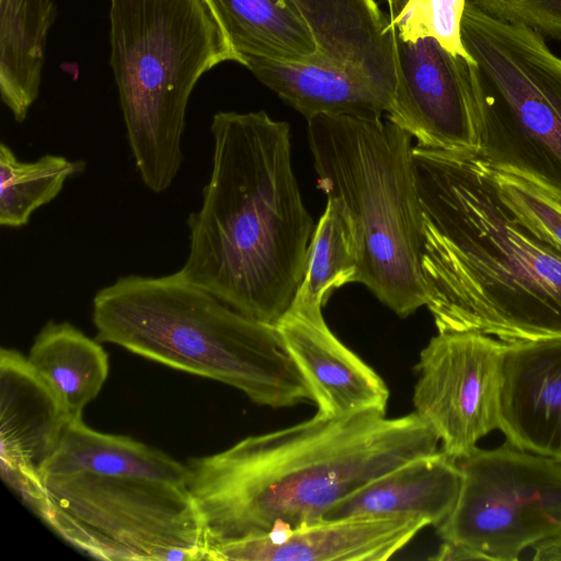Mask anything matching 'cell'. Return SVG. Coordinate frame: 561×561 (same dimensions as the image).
Returning <instances> with one entry per match:
<instances>
[{"mask_svg":"<svg viewBox=\"0 0 561 561\" xmlns=\"http://www.w3.org/2000/svg\"><path fill=\"white\" fill-rule=\"evenodd\" d=\"M425 306L438 332L506 344L561 337V254L500 195L476 152L413 148Z\"/></svg>","mask_w":561,"mask_h":561,"instance_id":"1","label":"cell"},{"mask_svg":"<svg viewBox=\"0 0 561 561\" xmlns=\"http://www.w3.org/2000/svg\"><path fill=\"white\" fill-rule=\"evenodd\" d=\"M211 172L186 219V283L276 325L301 283L316 225L291 165L288 123L264 111L218 112Z\"/></svg>","mask_w":561,"mask_h":561,"instance_id":"2","label":"cell"},{"mask_svg":"<svg viewBox=\"0 0 561 561\" xmlns=\"http://www.w3.org/2000/svg\"><path fill=\"white\" fill-rule=\"evenodd\" d=\"M415 412L317 413L298 424L249 436L191 458L186 485L213 546L321 522L335 503L374 479L437 451ZM209 553V552H208Z\"/></svg>","mask_w":561,"mask_h":561,"instance_id":"3","label":"cell"},{"mask_svg":"<svg viewBox=\"0 0 561 561\" xmlns=\"http://www.w3.org/2000/svg\"><path fill=\"white\" fill-rule=\"evenodd\" d=\"M92 322L99 342L220 381L256 404L311 401L276 325L240 313L176 272L118 277L95 293Z\"/></svg>","mask_w":561,"mask_h":561,"instance_id":"4","label":"cell"},{"mask_svg":"<svg viewBox=\"0 0 561 561\" xmlns=\"http://www.w3.org/2000/svg\"><path fill=\"white\" fill-rule=\"evenodd\" d=\"M307 122L318 187L353 228L357 283L397 316L414 313L426 290L412 137L381 117L320 114Z\"/></svg>","mask_w":561,"mask_h":561,"instance_id":"5","label":"cell"},{"mask_svg":"<svg viewBox=\"0 0 561 561\" xmlns=\"http://www.w3.org/2000/svg\"><path fill=\"white\" fill-rule=\"evenodd\" d=\"M111 67L144 185L167 191L183 159L186 108L198 79L240 59L207 0H111Z\"/></svg>","mask_w":561,"mask_h":561,"instance_id":"6","label":"cell"},{"mask_svg":"<svg viewBox=\"0 0 561 561\" xmlns=\"http://www.w3.org/2000/svg\"><path fill=\"white\" fill-rule=\"evenodd\" d=\"M461 41L476 62V153L561 203V58L536 31L499 21L468 0Z\"/></svg>","mask_w":561,"mask_h":561,"instance_id":"7","label":"cell"},{"mask_svg":"<svg viewBox=\"0 0 561 561\" xmlns=\"http://www.w3.org/2000/svg\"><path fill=\"white\" fill-rule=\"evenodd\" d=\"M25 504L95 559L208 560L205 524L186 484L127 474H46Z\"/></svg>","mask_w":561,"mask_h":561,"instance_id":"8","label":"cell"},{"mask_svg":"<svg viewBox=\"0 0 561 561\" xmlns=\"http://www.w3.org/2000/svg\"><path fill=\"white\" fill-rule=\"evenodd\" d=\"M461 486L438 525L443 541L479 560L514 561L527 548L561 534V462L514 447L474 448L456 459Z\"/></svg>","mask_w":561,"mask_h":561,"instance_id":"9","label":"cell"},{"mask_svg":"<svg viewBox=\"0 0 561 561\" xmlns=\"http://www.w3.org/2000/svg\"><path fill=\"white\" fill-rule=\"evenodd\" d=\"M505 346L480 332H438L420 353L414 412L455 459L499 430Z\"/></svg>","mask_w":561,"mask_h":561,"instance_id":"10","label":"cell"},{"mask_svg":"<svg viewBox=\"0 0 561 561\" xmlns=\"http://www.w3.org/2000/svg\"><path fill=\"white\" fill-rule=\"evenodd\" d=\"M396 87L388 121L416 138L417 147L478 151V121L470 65L433 36L404 39L390 24Z\"/></svg>","mask_w":561,"mask_h":561,"instance_id":"11","label":"cell"},{"mask_svg":"<svg viewBox=\"0 0 561 561\" xmlns=\"http://www.w3.org/2000/svg\"><path fill=\"white\" fill-rule=\"evenodd\" d=\"M71 421L57 397L14 350L0 352V465L2 479L24 501Z\"/></svg>","mask_w":561,"mask_h":561,"instance_id":"12","label":"cell"},{"mask_svg":"<svg viewBox=\"0 0 561 561\" xmlns=\"http://www.w3.org/2000/svg\"><path fill=\"white\" fill-rule=\"evenodd\" d=\"M428 523L410 516H356L294 529L275 543L262 537L210 547L218 561H385Z\"/></svg>","mask_w":561,"mask_h":561,"instance_id":"13","label":"cell"},{"mask_svg":"<svg viewBox=\"0 0 561 561\" xmlns=\"http://www.w3.org/2000/svg\"><path fill=\"white\" fill-rule=\"evenodd\" d=\"M499 430L514 447L561 462V337L506 344Z\"/></svg>","mask_w":561,"mask_h":561,"instance_id":"14","label":"cell"},{"mask_svg":"<svg viewBox=\"0 0 561 561\" xmlns=\"http://www.w3.org/2000/svg\"><path fill=\"white\" fill-rule=\"evenodd\" d=\"M276 328L308 386L317 413H385L389 399L386 382L331 332L324 319L286 312Z\"/></svg>","mask_w":561,"mask_h":561,"instance_id":"15","label":"cell"},{"mask_svg":"<svg viewBox=\"0 0 561 561\" xmlns=\"http://www.w3.org/2000/svg\"><path fill=\"white\" fill-rule=\"evenodd\" d=\"M317 46L307 60L344 69L370 83L391 103L396 87L393 41L375 0H290Z\"/></svg>","mask_w":561,"mask_h":561,"instance_id":"16","label":"cell"},{"mask_svg":"<svg viewBox=\"0 0 561 561\" xmlns=\"http://www.w3.org/2000/svg\"><path fill=\"white\" fill-rule=\"evenodd\" d=\"M462 474L443 450L412 459L333 504L322 520L356 516H410L438 526L453 511Z\"/></svg>","mask_w":561,"mask_h":561,"instance_id":"17","label":"cell"},{"mask_svg":"<svg viewBox=\"0 0 561 561\" xmlns=\"http://www.w3.org/2000/svg\"><path fill=\"white\" fill-rule=\"evenodd\" d=\"M243 66L307 119L320 114L381 117L390 106L375 87L341 68L260 57L247 58Z\"/></svg>","mask_w":561,"mask_h":561,"instance_id":"18","label":"cell"},{"mask_svg":"<svg viewBox=\"0 0 561 561\" xmlns=\"http://www.w3.org/2000/svg\"><path fill=\"white\" fill-rule=\"evenodd\" d=\"M27 362L71 422L82 419L108 374V355L99 341L69 322L48 321L35 336Z\"/></svg>","mask_w":561,"mask_h":561,"instance_id":"19","label":"cell"},{"mask_svg":"<svg viewBox=\"0 0 561 561\" xmlns=\"http://www.w3.org/2000/svg\"><path fill=\"white\" fill-rule=\"evenodd\" d=\"M73 472L139 476L182 484L187 479L186 465L165 453L129 437L93 431L82 419L67 425L39 478Z\"/></svg>","mask_w":561,"mask_h":561,"instance_id":"20","label":"cell"},{"mask_svg":"<svg viewBox=\"0 0 561 561\" xmlns=\"http://www.w3.org/2000/svg\"><path fill=\"white\" fill-rule=\"evenodd\" d=\"M207 2L241 65L251 57L302 61L317 54L312 34L290 0Z\"/></svg>","mask_w":561,"mask_h":561,"instance_id":"21","label":"cell"},{"mask_svg":"<svg viewBox=\"0 0 561 561\" xmlns=\"http://www.w3.org/2000/svg\"><path fill=\"white\" fill-rule=\"evenodd\" d=\"M54 16L51 0H1L0 94L14 115L27 114L37 99Z\"/></svg>","mask_w":561,"mask_h":561,"instance_id":"22","label":"cell"},{"mask_svg":"<svg viewBox=\"0 0 561 561\" xmlns=\"http://www.w3.org/2000/svg\"><path fill=\"white\" fill-rule=\"evenodd\" d=\"M359 275L358 251L350 219L330 197L309 243L301 283L287 312L310 320L324 319L322 309L332 293Z\"/></svg>","mask_w":561,"mask_h":561,"instance_id":"23","label":"cell"},{"mask_svg":"<svg viewBox=\"0 0 561 561\" xmlns=\"http://www.w3.org/2000/svg\"><path fill=\"white\" fill-rule=\"evenodd\" d=\"M85 163L64 156L44 154L35 161L18 159L0 144V225L20 228L32 214L57 197L68 179L80 174Z\"/></svg>","mask_w":561,"mask_h":561,"instance_id":"24","label":"cell"},{"mask_svg":"<svg viewBox=\"0 0 561 561\" xmlns=\"http://www.w3.org/2000/svg\"><path fill=\"white\" fill-rule=\"evenodd\" d=\"M494 175L501 197L518 219L561 254V203L520 176L497 170Z\"/></svg>","mask_w":561,"mask_h":561,"instance_id":"25","label":"cell"},{"mask_svg":"<svg viewBox=\"0 0 561 561\" xmlns=\"http://www.w3.org/2000/svg\"><path fill=\"white\" fill-rule=\"evenodd\" d=\"M502 22L525 25L543 37L561 41V0H468Z\"/></svg>","mask_w":561,"mask_h":561,"instance_id":"26","label":"cell"},{"mask_svg":"<svg viewBox=\"0 0 561 561\" xmlns=\"http://www.w3.org/2000/svg\"><path fill=\"white\" fill-rule=\"evenodd\" d=\"M467 0H410L407 10L451 54L474 62L461 41V20Z\"/></svg>","mask_w":561,"mask_h":561,"instance_id":"27","label":"cell"},{"mask_svg":"<svg viewBox=\"0 0 561 561\" xmlns=\"http://www.w3.org/2000/svg\"><path fill=\"white\" fill-rule=\"evenodd\" d=\"M534 560L561 561V534L551 537L534 547Z\"/></svg>","mask_w":561,"mask_h":561,"instance_id":"28","label":"cell"}]
</instances>
